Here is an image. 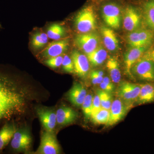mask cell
<instances>
[{"mask_svg": "<svg viewBox=\"0 0 154 154\" xmlns=\"http://www.w3.org/2000/svg\"><path fill=\"white\" fill-rule=\"evenodd\" d=\"M130 108L119 98L113 100L109 110V120L106 125L111 126L120 121L126 115Z\"/></svg>", "mask_w": 154, "mask_h": 154, "instance_id": "obj_10", "label": "cell"}, {"mask_svg": "<svg viewBox=\"0 0 154 154\" xmlns=\"http://www.w3.org/2000/svg\"><path fill=\"white\" fill-rule=\"evenodd\" d=\"M69 45L68 39L54 40L50 43L42 51L43 57L49 58L62 55L66 51Z\"/></svg>", "mask_w": 154, "mask_h": 154, "instance_id": "obj_14", "label": "cell"}, {"mask_svg": "<svg viewBox=\"0 0 154 154\" xmlns=\"http://www.w3.org/2000/svg\"><path fill=\"white\" fill-rule=\"evenodd\" d=\"M75 25L80 33H89L95 30L96 20L93 7L86 6L79 12L75 18Z\"/></svg>", "mask_w": 154, "mask_h": 154, "instance_id": "obj_2", "label": "cell"}, {"mask_svg": "<svg viewBox=\"0 0 154 154\" xmlns=\"http://www.w3.org/2000/svg\"><path fill=\"white\" fill-rule=\"evenodd\" d=\"M63 58V56L62 55L49 58L45 61V63L48 66L51 68H57L62 65Z\"/></svg>", "mask_w": 154, "mask_h": 154, "instance_id": "obj_29", "label": "cell"}, {"mask_svg": "<svg viewBox=\"0 0 154 154\" xmlns=\"http://www.w3.org/2000/svg\"><path fill=\"white\" fill-rule=\"evenodd\" d=\"M153 39V33L147 29H136L127 36L128 42L131 47H148Z\"/></svg>", "mask_w": 154, "mask_h": 154, "instance_id": "obj_6", "label": "cell"}, {"mask_svg": "<svg viewBox=\"0 0 154 154\" xmlns=\"http://www.w3.org/2000/svg\"><path fill=\"white\" fill-rule=\"evenodd\" d=\"M29 94L14 78L0 72V122L10 120L24 113Z\"/></svg>", "mask_w": 154, "mask_h": 154, "instance_id": "obj_1", "label": "cell"}, {"mask_svg": "<svg viewBox=\"0 0 154 154\" xmlns=\"http://www.w3.org/2000/svg\"><path fill=\"white\" fill-rule=\"evenodd\" d=\"M104 72L101 71H93L91 72L90 77L92 83L94 85H99L103 81Z\"/></svg>", "mask_w": 154, "mask_h": 154, "instance_id": "obj_31", "label": "cell"}, {"mask_svg": "<svg viewBox=\"0 0 154 154\" xmlns=\"http://www.w3.org/2000/svg\"><path fill=\"white\" fill-rule=\"evenodd\" d=\"M47 34L48 38L58 40L65 36V30L61 25L57 24H53L48 29Z\"/></svg>", "mask_w": 154, "mask_h": 154, "instance_id": "obj_24", "label": "cell"}, {"mask_svg": "<svg viewBox=\"0 0 154 154\" xmlns=\"http://www.w3.org/2000/svg\"><path fill=\"white\" fill-rule=\"evenodd\" d=\"M96 94L99 96L102 108L109 110L113 101L111 93L100 89L97 90Z\"/></svg>", "mask_w": 154, "mask_h": 154, "instance_id": "obj_26", "label": "cell"}, {"mask_svg": "<svg viewBox=\"0 0 154 154\" xmlns=\"http://www.w3.org/2000/svg\"><path fill=\"white\" fill-rule=\"evenodd\" d=\"M99 85H100L101 90L108 92V93H111V94L114 91V89H115V86L109 85L103 82L100 83Z\"/></svg>", "mask_w": 154, "mask_h": 154, "instance_id": "obj_33", "label": "cell"}, {"mask_svg": "<svg viewBox=\"0 0 154 154\" xmlns=\"http://www.w3.org/2000/svg\"><path fill=\"white\" fill-rule=\"evenodd\" d=\"M48 37L44 33H37L33 35L31 44L33 48L38 49L44 47L48 42Z\"/></svg>", "mask_w": 154, "mask_h": 154, "instance_id": "obj_27", "label": "cell"}, {"mask_svg": "<svg viewBox=\"0 0 154 154\" xmlns=\"http://www.w3.org/2000/svg\"><path fill=\"white\" fill-rule=\"evenodd\" d=\"M102 14L107 26L115 29L119 28L121 22V10L117 4L110 3L104 5L102 8Z\"/></svg>", "mask_w": 154, "mask_h": 154, "instance_id": "obj_4", "label": "cell"}, {"mask_svg": "<svg viewBox=\"0 0 154 154\" xmlns=\"http://www.w3.org/2000/svg\"><path fill=\"white\" fill-rule=\"evenodd\" d=\"M36 112L45 130L53 132L57 123L55 111L50 108L40 107L37 108Z\"/></svg>", "mask_w": 154, "mask_h": 154, "instance_id": "obj_12", "label": "cell"}, {"mask_svg": "<svg viewBox=\"0 0 154 154\" xmlns=\"http://www.w3.org/2000/svg\"><path fill=\"white\" fill-rule=\"evenodd\" d=\"M93 98L94 96L92 94H87L85 99L82 105L84 116L86 119H91L92 115Z\"/></svg>", "mask_w": 154, "mask_h": 154, "instance_id": "obj_28", "label": "cell"}, {"mask_svg": "<svg viewBox=\"0 0 154 154\" xmlns=\"http://www.w3.org/2000/svg\"><path fill=\"white\" fill-rule=\"evenodd\" d=\"M147 47H131L125 54L124 61L125 72L131 75L132 66L141 57Z\"/></svg>", "mask_w": 154, "mask_h": 154, "instance_id": "obj_15", "label": "cell"}, {"mask_svg": "<svg viewBox=\"0 0 154 154\" xmlns=\"http://www.w3.org/2000/svg\"><path fill=\"white\" fill-rule=\"evenodd\" d=\"M57 122L61 125L71 124L75 121L78 114L75 110L66 106H61L56 111Z\"/></svg>", "mask_w": 154, "mask_h": 154, "instance_id": "obj_17", "label": "cell"}, {"mask_svg": "<svg viewBox=\"0 0 154 154\" xmlns=\"http://www.w3.org/2000/svg\"><path fill=\"white\" fill-rule=\"evenodd\" d=\"M131 73L140 79L152 81L154 80V63L148 58H140L132 66Z\"/></svg>", "mask_w": 154, "mask_h": 154, "instance_id": "obj_5", "label": "cell"}, {"mask_svg": "<svg viewBox=\"0 0 154 154\" xmlns=\"http://www.w3.org/2000/svg\"><path fill=\"white\" fill-rule=\"evenodd\" d=\"M101 33L104 45L110 51L117 50L119 47V42L115 32L112 29L102 26L101 28Z\"/></svg>", "mask_w": 154, "mask_h": 154, "instance_id": "obj_18", "label": "cell"}, {"mask_svg": "<svg viewBox=\"0 0 154 154\" xmlns=\"http://www.w3.org/2000/svg\"><path fill=\"white\" fill-rule=\"evenodd\" d=\"M107 51L101 46H98L87 56L90 63L93 66H96L103 63L107 58Z\"/></svg>", "mask_w": 154, "mask_h": 154, "instance_id": "obj_20", "label": "cell"}, {"mask_svg": "<svg viewBox=\"0 0 154 154\" xmlns=\"http://www.w3.org/2000/svg\"><path fill=\"white\" fill-rule=\"evenodd\" d=\"M140 90V85L122 82L117 89V95L119 98L131 107L135 102L137 101Z\"/></svg>", "mask_w": 154, "mask_h": 154, "instance_id": "obj_3", "label": "cell"}, {"mask_svg": "<svg viewBox=\"0 0 154 154\" xmlns=\"http://www.w3.org/2000/svg\"><path fill=\"white\" fill-rule=\"evenodd\" d=\"M62 66L63 69L66 72L70 73L74 72L73 63L71 57L69 55L64 56Z\"/></svg>", "mask_w": 154, "mask_h": 154, "instance_id": "obj_30", "label": "cell"}, {"mask_svg": "<svg viewBox=\"0 0 154 154\" xmlns=\"http://www.w3.org/2000/svg\"><path fill=\"white\" fill-rule=\"evenodd\" d=\"M31 142L32 138L27 129H17L11 141V148L15 152L25 151L30 147Z\"/></svg>", "mask_w": 154, "mask_h": 154, "instance_id": "obj_8", "label": "cell"}, {"mask_svg": "<svg viewBox=\"0 0 154 154\" xmlns=\"http://www.w3.org/2000/svg\"><path fill=\"white\" fill-rule=\"evenodd\" d=\"M71 58L74 68V72L80 78H85L90 70V62L87 56L74 50L72 52Z\"/></svg>", "mask_w": 154, "mask_h": 154, "instance_id": "obj_11", "label": "cell"}, {"mask_svg": "<svg viewBox=\"0 0 154 154\" xmlns=\"http://www.w3.org/2000/svg\"><path fill=\"white\" fill-rule=\"evenodd\" d=\"M154 101V86L150 84L140 85V90L137 101L145 104Z\"/></svg>", "mask_w": 154, "mask_h": 154, "instance_id": "obj_22", "label": "cell"}, {"mask_svg": "<svg viewBox=\"0 0 154 154\" xmlns=\"http://www.w3.org/2000/svg\"><path fill=\"white\" fill-rule=\"evenodd\" d=\"M106 67L111 81L115 83H119L121 79V73L117 60L114 57L109 58L107 61Z\"/></svg>", "mask_w": 154, "mask_h": 154, "instance_id": "obj_21", "label": "cell"}, {"mask_svg": "<svg viewBox=\"0 0 154 154\" xmlns=\"http://www.w3.org/2000/svg\"><path fill=\"white\" fill-rule=\"evenodd\" d=\"M144 57L151 60L154 63V49L151 50L146 53Z\"/></svg>", "mask_w": 154, "mask_h": 154, "instance_id": "obj_34", "label": "cell"}, {"mask_svg": "<svg viewBox=\"0 0 154 154\" xmlns=\"http://www.w3.org/2000/svg\"><path fill=\"white\" fill-rule=\"evenodd\" d=\"M109 110L102 108L101 110L91 115V119L96 125H107L109 120Z\"/></svg>", "mask_w": 154, "mask_h": 154, "instance_id": "obj_25", "label": "cell"}, {"mask_svg": "<svg viewBox=\"0 0 154 154\" xmlns=\"http://www.w3.org/2000/svg\"><path fill=\"white\" fill-rule=\"evenodd\" d=\"M17 130L14 123L8 122H6L0 129V152L11 141Z\"/></svg>", "mask_w": 154, "mask_h": 154, "instance_id": "obj_19", "label": "cell"}, {"mask_svg": "<svg viewBox=\"0 0 154 154\" xmlns=\"http://www.w3.org/2000/svg\"><path fill=\"white\" fill-rule=\"evenodd\" d=\"M87 95L85 87L81 83L75 82L68 93V99L73 105L79 107L82 106Z\"/></svg>", "mask_w": 154, "mask_h": 154, "instance_id": "obj_16", "label": "cell"}, {"mask_svg": "<svg viewBox=\"0 0 154 154\" xmlns=\"http://www.w3.org/2000/svg\"><path fill=\"white\" fill-rule=\"evenodd\" d=\"M102 108V107L99 96L96 94V95L94 96V98H93L92 115L96 113L97 111H99Z\"/></svg>", "mask_w": 154, "mask_h": 154, "instance_id": "obj_32", "label": "cell"}, {"mask_svg": "<svg viewBox=\"0 0 154 154\" xmlns=\"http://www.w3.org/2000/svg\"><path fill=\"white\" fill-rule=\"evenodd\" d=\"M140 15L136 9L129 6L124 11L123 26L126 31L132 32L138 29L140 25Z\"/></svg>", "mask_w": 154, "mask_h": 154, "instance_id": "obj_13", "label": "cell"}, {"mask_svg": "<svg viewBox=\"0 0 154 154\" xmlns=\"http://www.w3.org/2000/svg\"><path fill=\"white\" fill-rule=\"evenodd\" d=\"M99 37L95 33H79L75 38L76 45L86 54L90 53L98 47Z\"/></svg>", "mask_w": 154, "mask_h": 154, "instance_id": "obj_9", "label": "cell"}, {"mask_svg": "<svg viewBox=\"0 0 154 154\" xmlns=\"http://www.w3.org/2000/svg\"><path fill=\"white\" fill-rule=\"evenodd\" d=\"M61 152V149L55 136L53 132L45 131L42 133L40 145L36 154H58Z\"/></svg>", "mask_w": 154, "mask_h": 154, "instance_id": "obj_7", "label": "cell"}, {"mask_svg": "<svg viewBox=\"0 0 154 154\" xmlns=\"http://www.w3.org/2000/svg\"><path fill=\"white\" fill-rule=\"evenodd\" d=\"M144 14L147 25L154 30V1L146 3L144 7Z\"/></svg>", "mask_w": 154, "mask_h": 154, "instance_id": "obj_23", "label": "cell"}]
</instances>
